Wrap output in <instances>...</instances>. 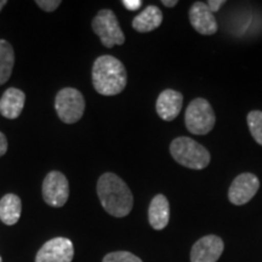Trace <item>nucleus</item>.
I'll return each mask as SVG.
<instances>
[{"mask_svg":"<svg viewBox=\"0 0 262 262\" xmlns=\"http://www.w3.org/2000/svg\"><path fill=\"white\" fill-rule=\"evenodd\" d=\"M183 96L176 90L166 89L160 93L157 98V113L165 122H171L179 116L182 110Z\"/></svg>","mask_w":262,"mask_h":262,"instance_id":"obj_12","label":"nucleus"},{"mask_svg":"<svg viewBox=\"0 0 262 262\" xmlns=\"http://www.w3.org/2000/svg\"><path fill=\"white\" fill-rule=\"evenodd\" d=\"M122 3L125 6V9L129 10V11H136V10H139L142 6V2L141 0H124Z\"/></svg>","mask_w":262,"mask_h":262,"instance_id":"obj_21","label":"nucleus"},{"mask_svg":"<svg viewBox=\"0 0 262 262\" xmlns=\"http://www.w3.org/2000/svg\"><path fill=\"white\" fill-rule=\"evenodd\" d=\"M192 27L202 35H212L217 32V22L209 6L203 2H195L189 9Z\"/></svg>","mask_w":262,"mask_h":262,"instance_id":"obj_11","label":"nucleus"},{"mask_svg":"<svg viewBox=\"0 0 262 262\" xmlns=\"http://www.w3.org/2000/svg\"><path fill=\"white\" fill-rule=\"evenodd\" d=\"M0 262H2V257H0Z\"/></svg>","mask_w":262,"mask_h":262,"instance_id":"obj_26","label":"nucleus"},{"mask_svg":"<svg viewBox=\"0 0 262 262\" xmlns=\"http://www.w3.org/2000/svg\"><path fill=\"white\" fill-rule=\"evenodd\" d=\"M224 249L225 243L220 237L214 234L205 235L193 244L191 262H217Z\"/></svg>","mask_w":262,"mask_h":262,"instance_id":"obj_10","label":"nucleus"},{"mask_svg":"<svg viewBox=\"0 0 262 262\" xmlns=\"http://www.w3.org/2000/svg\"><path fill=\"white\" fill-rule=\"evenodd\" d=\"M127 74L124 64L111 55L96 58L93 66V85L96 93L114 96L125 89Z\"/></svg>","mask_w":262,"mask_h":262,"instance_id":"obj_2","label":"nucleus"},{"mask_svg":"<svg viewBox=\"0 0 262 262\" xmlns=\"http://www.w3.org/2000/svg\"><path fill=\"white\" fill-rule=\"evenodd\" d=\"M162 4L168 6V8H173L175 5H178V0H163Z\"/></svg>","mask_w":262,"mask_h":262,"instance_id":"obj_24","label":"nucleus"},{"mask_svg":"<svg viewBox=\"0 0 262 262\" xmlns=\"http://www.w3.org/2000/svg\"><path fill=\"white\" fill-rule=\"evenodd\" d=\"M170 220L169 201L164 194H157L148 208V221L152 228L162 231L168 226Z\"/></svg>","mask_w":262,"mask_h":262,"instance_id":"obj_14","label":"nucleus"},{"mask_svg":"<svg viewBox=\"0 0 262 262\" xmlns=\"http://www.w3.org/2000/svg\"><path fill=\"white\" fill-rule=\"evenodd\" d=\"M6 4H8V3H6V0H0V11H2V9L4 8Z\"/></svg>","mask_w":262,"mask_h":262,"instance_id":"obj_25","label":"nucleus"},{"mask_svg":"<svg viewBox=\"0 0 262 262\" xmlns=\"http://www.w3.org/2000/svg\"><path fill=\"white\" fill-rule=\"evenodd\" d=\"M163 12L156 5H149L133 19V28L139 33L155 31L162 25Z\"/></svg>","mask_w":262,"mask_h":262,"instance_id":"obj_15","label":"nucleus"},{"mask_svg":"<svg viewBox=\"0 0 262 262\" xmlns=\"http://www.w3.org/2000/svg\"><path fill=\"white\" fill-rule=\"evenodd\" d=\"M21 199L16 194L9 193L0 199V220L5 225L12 226L17 224L19 216H21Z\"/></svg>","mask_w":262,"mask_h":262,"instance_id":"obj_16","label":"nucleus"},{"mask_svg":"<svg viewBox=\"0 0 262 262\" xmlns=\"http://www.w3.org/2000/svg\"><path fill=\"white\" fill-rule=\"evenodd\" d=\"M35 4H37L40 9L44 10V11L52 12L61 5V2L60 0H37Z\"/></svg>","mask_w":262,"mask_h":262,"instance_id":"obj_20","label":"nucleus"},{"mask_svg":"<svg viewBox=\"0 0 262 262\" xmlns=\"http://www.w3.org/2000/svg\"><path fill=\"white\" fill-rule=\"evenodd\" d=\"M25 101L24 91L16 88H9L0 98V114L8 119H16L24 111Z\"/></svg>","mask_w":262,"mask_h":262,"instance_id":"obj_13","label":"nucleus"},{"mask_svg":"<svg viewBox=\"0 0 262 262\" xmlns=\"http://www.w3.org/2000/svg\"><path fill=\"white\" fill-rule=\"evenodd\" d=\"M247 123L251 136L258 145L262 146V112L261 111H251L247 117Z\"/></svg>","mask_w":262,"mask_h":262,"instance_id":"obj_18","label":"nucleus"},{"mask_svg":"<svg viewBox=\"0 0 262 262\" xmlns=\"http://www.w3.org/2000/svg\"><path fill=\"white\" fill-rule=\"evenodd\" d=\"M258 188L260 180L251 172H244L233 180L228 189V199L234 205H244L254 198Z\"/></svg>","mask_w":262,"mask_h":262,"instance_id":"obj_8","label":"nucleus"},{"mask_svg":"<svg viewBox=\"0 0 262 262\" xmlns=\"http://www.w3.org/2000/svg\"><path fill=\"white\" fill-rule=\"evenodd\" d=\"M170 153L176 163L192 170H203L210 163V153L191 137L181 136L170 145Z\"/></svg>","mask_w":262,"mask_h":262,"instance_id":"obj_3","label":"nucleus"},{"mask_svg":"<svg viewBox=\"0 0 262 262\" xmlns=\"http://www.w3.org/2000/svg\"><path fill=\"white\" fill-rule=\"evenodd\" d=\"M70 196L68 180L60 171L49 172L42 182V198L48 205L61 208Z\"/></svg>","mask_w":262,"mask_h":262,"instance_id":"obj_7","label":"nucleus"},{"mask_svg":"<svg viewBox=\"0 0 262 262\" xmlns=\"http://www.w3.org/2000/svg\"><path fill=\"white\" fill-rule=\"evenodd\" d=\"M215 120L214 110L205 98H194L186 108V127L194 135H206L210 133L214 129Z\"/></svg>","mask_w":262,"mask_h":262,"instance_id":"obj_4","label":"nucleus"},{"mask_svg":"<svg viewBox=\"0 0 262 262\" xmlns=\"http://www.w3.org/2000/svg\"><path fill=\"white\" fill-rule=\"evenodd\" d=\"M102 262H143L139 256L129 251H113L103 257Z\"/></svg>","mask_w":262,"mask_h":262,"instance_id":"obj_19","label":"nucleus"},{"mask_svg":"<svg viewBox=\"0 0 262 262\" xmlns=\"http://www.w3.org/2000/svg\"><path fill=\"white\" fill-rule=\"evenodd\" d=\"M55 108L57 116L66 124L79 122L85 111V100L79 90L64 88L60 90L55 98Z\"/></svg>","mask_w":262,"mask_h":262,"instance_id":"obj_5","label":"nucleus"},{"mask_svg":"<svg viewBox=\"0 0 262 262\" xmlns=\"http://www.w3.org/2000/svg\"><path fill=\"white\" fill-rule=\"evenodd\" d=\"M225 3H226L225 0H210V2L206 3V5L209 6V9H210L212 14H215V12H217L219 10L224 6Z\"/></svg>","mask_w":262,"mask_h":262,"instance_id":"obj_22","label":"nucleus"},{"mask_svg":"<svg viewBox=\"0 0 262 262\" xmlns=\"http://www.w3.org/2000/svg\"><path fill=\"white\" fill-rule=\"evenodd\" d=\"M74 247L70 239L52 238L47 242L35 256V262H72Z\"/></svg>","mask_w":262,"mask_h":262,"instance_id":"obj_9","label":"nucleus"},{"mask_svg":"<svg viewBox=\"0 0 262 262\" xmlns=\"http://www.w3.org/2000/svg\"><path fill=\"white\" fill-rule=\"evenodd\" d=\"M8 150V140L6 136L0 131V157H3Z\"/></svg>","mask_w":262,"mask_h":262,"instance_id":"obj_23","label":"nucleus"},{"mask_svg":"<svg viewBox=\"0 0 262 262\" xmlns=\"http://www.w3.org/2000/svg\"><path fill=\"white\" fill-rule=\"evenodd\" d=\"M94 32L101 39L103 47L108 49L125 42V35L120 28L117 16L112 10L103 9L93 19Z\"/></svg>","mask_w":262,"mask_h":262,"instance_id":"obj_6","label":"nucleus"},{"mask_svg":"<svg viewBox=\"0 0 262 262\" xmlns=\"http://www.w3.org/2000/svg\"><path fill=\"white\" fill-rule=\"evenodd\" d=\"M15 64V52L9 41L0 39V85L11 77Z\"/></svg>","mask_w":262,"mask_h":262,"instance_id":"obj_17","label":"nucleus"},{"mask_svg":"<svg viewBox=\"0 0 262 262\" xmlns=\"http://www.w3.org/2000/svg\"><path fill=\"white\" fill-rule=\"evenodd\" d=\"M97 195L102 208L114 217H125L133 210V193L116 173L106 172L98 179Z\"/></svg>","mask_w":262,"mask_h":262,"instance_id":"obj_1","label":"nucleus"}]
</instances>
